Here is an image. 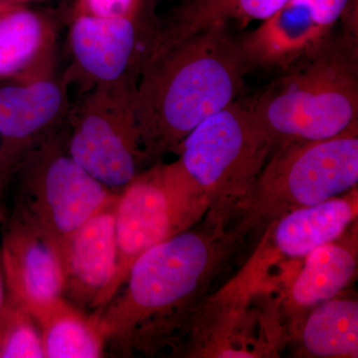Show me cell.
<instances>
[{
  "label": "cell",
  "mask_w": 358,
  "mask_h": 358,
  "mask_svg": "<svg viewBox=\"0 0 358 358\" xmlns=\"http://www.w3.org/2000/svg\"><path fill=\"white\" fill-rule=\"evenodd\" d=\"M3 219L1 262L6 293L24 305L35 320L63 299V273L57 254L17 214Z\"/></svg>",
  "instance_id": "cell-13"
},
{
  "label": "cell",
  "mask_w": 358,
  "mask_h": 358,
  "mask_svg": "<svg viewBox=\"0 0 358 358\" xmlns=\"http://www.w3.org/2000/svg\"><path fill=\"white\" fill-rule=\"evenodd\" d=\"M65 75L0 83V218L16 169L30 152L66 128L71 108Z\"/></svg>",
  "instance_id": "cell-11"
},
{
  "label": "cell",
  "mask_w": 358,
  "mask_h": 358,
  "mask_svg": "<svg viewBox=\"0 0 358 358\" xmlns=\"http://www.w3.org/2000/svg\"><path fill=\"white\" fill-rule=\"evenodd\" d=\"M357 45V35L334 34L282 70L250 105L272 152L358 129Z\"/></svg>",
  "instance_id": "cell-3"
},
{
  "label": "cell",
  "mask_w": 358,
  "mask_h": 358,
  "mask_svg": "<svg viewBox=\"0 0 358 358\" xmlns=\"http://www.w3.org/2000/svg\"><path fill=\"white\" fill-rule=\"evenodd\" d=\"M242 240L204 220L141 254L114 298L95 310L106 350L173 355L212 282Z\"/></svg>",
  "instance_id": "cell-1"
},
{
  "label": "cell",
  "mask_w": 358,
  "mask_h": 358,
  "mask_svg": "<svg viewBox=\"0 0 358 358\" xmlns=\"http://www.w3.org/2000/svg\"><path fill=\"white\" fill-rule=\"evenodd\" d=\"M277 285L242 268L224 288L206 296L173 357H273L284 343L286 320Z\"/></svg>",
  "instance_id": "cell-6"
},
{
  "label": "cell",
  "mask_w": 358,
  "mask_h": 358,
  "mask_svg": "<svg viewBox=\"0 0 358 358\" xmlns=\"http://www.w3.org/2000/svg\"><path fill=\"white\" fill-rule=\"evenodd\" d=\"M10 209L50 244L61 263L72 235L113 193L66 148V128L30 152L16 169Z\"/></svg>",
  "instance_id": "cell-8"
},
{
  "label": "cell",
  "mask_w": 358,
  "mask_h": 358,
  "mask_svg": "<svg viewBox=\"0 0 358 358\" xmlns=\"http://www.w3.org/2000/svg\"><path fill=\"white\" fill-rule=\"evenodd\" d=\"M358 182V129L275 148L230 229L243 240L289 212L345 194Z\"/></svg>",
  "instance_id": "cell-5"
},
{
  "label": "cell",
  "mask_w": 358,
  "mask_h": 358,
  "mask_svg": "<svg viewBox=\"0 0 358 358\" xmlns=\"http://www.w3.org/2000/svg\"><path fill=\"white\" fill-rule=\"evenodd\" d=\"M307 315L296 331L303 352L313 357H357V300L336 296L315 306Z\"/></svg>",
  "instance_id": "cell-19"
},
{
  "label": "cell",
  "mask_w": 358,
  "mask_h": 358,
  "mask_svg": "<svg viewBox=\"0 0 358 358\" xmlns=\"http://www.w3.org/2000/svg\"><path fill=\"white\" fill-rule=\"evenodd\" d=\"M249 72L239 37L221 23L150 59L136 82V119L147 166L178 155L209 117L235 102Z\"/></svg>",
  "instance_id": "cell-2"
},
{
  "label": "cell",
  "mask_w": 358,
  "mask_h": 358,
  "mask_svg": "<svg viewBox=\"0 0 358 358\" xmlns=\"http://www.w3.org/2000/svg\"><path fill=\"white\" fill-rule=\"evenodd\" d=\"M357 187L322 203L296 209L270 224L249 260L268 275L282 259L301 260L315 249L343 236L357 218Z\"/></svg>",
  "instance_id": "cell-14"
},
{
  "label": "cell",
  "mask_w": 358,
  "mask_h": 358,
  "mask_svg": "<svg viewBox=\"0 0 358 358\" xmlns=\"http://www.w3.org/2000/svg\"><path fill=\"white\" fill-rule=\"evenodd\" d=\"M57 37L48 14L20 2L0 7V83L56 74Z\"/></svg>",
  "instance_id": "cell-16"
},
{
  "label": "cell",
  "mask_w": 358,
  "mask_h": 358,
  "mask_svg": "<svg viewBox=\"0 0 358 358\" xmlns=\"http://www.w3.org/2000/svg\"><path fill=\"white\" fill-rule=\"evenodd\" d=\"M353 0H289L284 6L240 37L249 71L285 70L333 36L336 22Z\"/></svg>",
  "instance_id": "cell-12"
},
{
  "label": "cell",
  "mask_w": 358,
  "mask_h": 358,
  "mask_svg": "<svg viewBox=\"0 0 358 358\" xmlns=\"http://www.w3.org/2000/svg\"><path fill=\"white\" fill-rule=\"evenodd\" d=\"M13 2H17L15 1V0H0V7L7 6V4L9 3H13Z\"/></svg>",
  "instance_id": "cell-24"
},
{
  "label": "cell",
  "mask_w": 358,
  "mask_h": 358,
  "mask_svg": "<svg viewBox=\"0 0 358 358\" xmlns=\"http://www.w3.org/2000/svg\"><path fill=\"white\" fill-rule=\"evenodd\" d=\"M4 296H6V291H4L3 280H2L1 273H0V308L3 305Z\"/></svg>",
  "instance_id": "cell-23"
},
{
  "label": "cell",
  "mask_w": 358,
  "mask_h": 358,
  "mask_svg": "<svg viewBox=\"0 0 358 358\" xmlns=\"http://www.w3.org/2000/svg\"><path fill=\"white\" fill-rule=\"evenodd\" d=\"M272 143L250 106L235 101L199 124L178 162L208 201L204 220L229 229L251 199Z\"/></svg>",
  "instance_id": "cell-4"
},
{
  "label": "cell",
  "mask_w": 358,
  "mask_h": 358,
  "mask_svg": "<svg viewBox=\"0 0 358 358\" xmlns=\"http://www.w3.org/2000/svg\"><path fill=\"white\" fill-rule=\"evenodd\" d=\"M119 192L113 193L72 235L61 259L63 298L75 307L95 310L114 275L117 258Z\"/></svg>",
  "instance_id": "cell-15"
},
{
  "label": "cell",
  "mask_w": 358,
  "mask_h": 358,
  "mask_svg": "<svg viewBox=\"0 0 358 358\" xmlns=\"http://www.w3.org/2000/svg\"><path fill=\"white\" fill-rule=\"evenodd\" d=\"M289 0H186L159 20L154 50L150 59L185 39L221 23L242 25L268 20ZM148 59V60H150Z\"/></svg>",
  "instance_id": "cell-18"
},
{
  "label": "cell",
  "mask_w": 358,
  "mask_h": 358,
  "mask_svg": "<svg viewBox=\"0 0 358 358\" xmlns=\"http://www.w3.org/2000/svg\"><path fill=\"white\" fill-rule=\"evenodd\" d=\"M44 358H96L106 355L95 313L85 312L64 298L36 320Z\"/></svg>",
  "instance_id": "cell-20"
},
{
  "label": "cell",
  "mask_w": 358,
  "mask_h": 358,
  "mask_svg": "<svg viewBox=\"0 0 358 358\" xmlns=\"http://www.w3.org/2000/svg\"><path fill=\"white\" fill-rule=\"evenodd\" d=\"M0 358H44L36 320L24 305L7 293L0 308Z\"/></svg>",
  "instance_id": "cell-21"
},
{
  "label": "cell",
  "mask_w": 358,
  "mask_h": 358,
  "mask_svg": "<svg viewBox=\"0 0 358 358\" xmlns=\"http://www.w3.org/2000/svg\"><path fill=\"white\" fill-rule=\"evenodd\" d=\"M145 0H75L73 15L122 18L136 15Z\"/></svg>",
  "instance_id": "cell-22"
},
{
  "label": "cell",
  "mask_w": 358,
  "mask_h": 358,
  "mask_svg": "<svg viewBox=\"0 0 358 358\" xmlns=\"http://www.w3.org/2000/svg\"><path fill=\"white\" fill-rule=\"evenodd\" d=\"M136 79L96 85L71 103L68 154L96 180L120 192L147 169L136 119Z\"/></svg>",
  "instance_id": "cell-9"
},
{
  "label": "cell",
  "mask_w": 358,
  "mask_h": 358,
  "mask_svg": "<svg viewBox=\"0 0 358 358\" xmlns=\"http://www.w3.org/2000/svg\"><path fill=\"white\" fill-rule=\"evenodd\" d=\"M159 18L145 3L136 15L98 18L74 15L68 45L72 65L65 76L85 90L140 77L154 50Z\"/></svg>",
  "instance_id": "cell-10"
},
{
  "label": "cell",
  "mask_w": 358,
  "mask_h": 358,
  "mask_svg": "<svg viewBox=\"0 0 358 358\" xmlns=\"http://www.w3.org/2000/svg\"><path fill=\"white\" fill-rule=\"evenodd\" d=\"M207 211L206 196L178 159L147 167L120 190L115 211L117 265L95 310L114 298L141 254L192 229Z\"/></svg>",
  "instance_id": "cell-7"
},
{
  "label": "cell",
  "mask_w": 358,
  "mask_h": 358,
  "mask_svg": "<svg viewBox=\"0 0 358 358\" xmlns=\"http://www.w3.org/2000/svg\"><path fill=\"white\" fill-rule=\"evenodd\" d=\"M343 236L308 254L285 287L282 310L289 333L296 334L306 313L322 301L338 296L355 279L357 236Z\"/></svg>",
  "instance_id": "cell-17"
},
{
  "label": "cell",
  "mask_w": 358,
  "mask_h": 358,
  "mask_svg": "<svg viewBox=\"0 0 358 358\" xmlns=\"http://www.w3.org/2000/svg\"><path fill=\"white\" fill-rule=\"evenodd\" d=\"M15 1L20 2V3H27V2L42 1V0H15Z\"/></svg>",
  "instance_id": "cell-25"
}]
</instances>
